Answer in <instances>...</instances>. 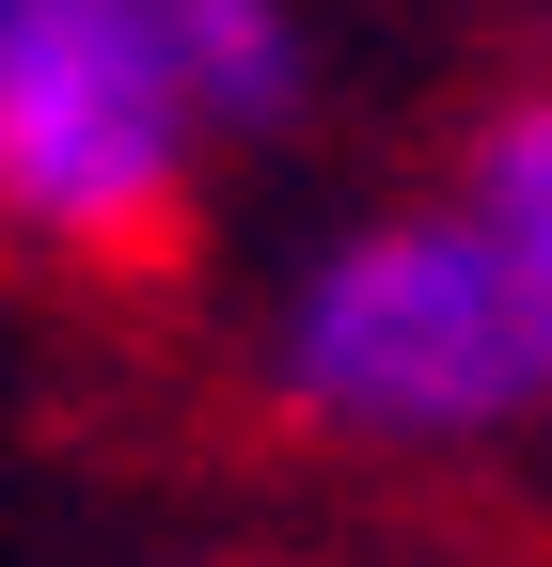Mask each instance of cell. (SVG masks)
<instances>
[{"instance_id":"obj_1","label":"cell","mask_w":552,"mask_h":567,"mask_svg":"<svg viewBox=\"0 0 552 567\" xmlns=\"http://www.w3.org/2000/svg\"><path fill=\"white\" fill-rule=\"evenodd\" d=\"M268 379H285L300 425L395 442V457L490 442L521 394H552L521 268H505V237L473 205H410V221H364L348 252H316L285 331H268Z\"/></svg>"},{"instance_id":"obj_2","label":"cell","mask_w":552,"mask_h":567,"mask_svg":"<svg viewBox=\"0 0 552 567\" xmlns=\"http://www.w3.org/2000/svg\"><path fill=\"white\" fill-rule=\"evenodd\" d=\"M190 63L143 0H0V237L48 268H159L205 158Z\"/></svg>"},{"instance_id":"obj_3","label":"cell","mask_w":552,"mask_h":567,"mask_svg":"<svg viewBox=\"0 0 552 567\" xmlns=\"http://www.w3.org/2000/svg\"><path fill=\"white\" fill-rule=\"evenodd\" d=\"M143 32L190 63V95L222 126H285L300 111V17L285 0H143Z\"/></svg>"},{"instance_id":"obj_4","label":"cell","mask_w":552,"mask_h":567,"mask_svg":"<svg viewBox=\"0 0 552 567\" xmlns=\"http://www.w3.org/2000/svg\"><path fill=\"white\" fill-rule=\"evenodd\" d=\"M473 221L505 237L521 316H536V379H552V80L490 111V142H473Z\"/></svg>"}]
</instances>
